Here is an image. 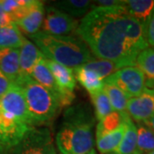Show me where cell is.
Segmentation results:
<instances>
[{
	"mask_svg": "<svg viewBox=\"0 0 154 154\" xmlns=\"http://www.w3.org/2000/svg\"><path fill=\"white\" fill-rule=\"evenodd\" d=\"M29 37L45 58L70 69L94 59L91 50L78 35L57 36L38 31Z\"/></svg>",
	"mask_w": 154,
	"mask_h": 154,
	"instance_id": "cell-3",
	"label": "cell"
},
{
	"mask_svg": "<svg viewBox=\"0 0 154 154\" xmlns=\"http://www.w3.org/2000/svg\"><path fill=\"white\" fill-rule=\"evenodd\" d=\"M88 154H97V152H96V151H95V150L93 148L92 150H91V151H90V152H88Z\"/></svg>",
	"mask_w": 154,
	"mask_h": 154,
	"instance_id": "cell-33",
	"label": "cell"
},
{
	"mask_svg": "<svg viewBox=\"0 0 154 154\" xmlns=\"http://www.w3.org/2000/svg\"><path fill=\"white\" fill-rule=\"evenodd\" d=\"M124 7L129 16L146 27L154 9L153 0H124Z\"/></svg>",
	"mask_w": 154,
	"mask_h": 154,
	"instance_id": "cell-15",
	"label": "cell"
},
{
	"mask_svg": "<svg viewBox=\"0 0 154 154\" xmlns=\"http://www.w3.org/2000/svg\"><path fill=\"white\" fill-rule=\"evenodd\" d=\"M42 32L57 36H68L76 32L79 21L52 6L45 8Z\"/></svg>",
	"mask_w": 154,
	"mask_h": 154,
	"instance_id": "cell-8",
	"label": "cell"
},
{
	"mask_svg": "<svg viewBox=\"0 0 154 154\" xmlns=\"http://www.w3.org/2000/svg\"><path fill=\"white\" fill-rule=\"evenodd\" d=\"M11 85H12V83L11 82V81L5 75V74L3 72L0 70V99L9 90Z\"/></svg>",
	"mask_w": 154,
	"mask_h": 154,
	"instance_id": "cell-29",
	"label": "cell"
},
{
	"mask_svg": "<svg viewBox=\"0 0 154 154\" xmlns=\"http://www.w3.org/2000/svg\"><path fill=\"white\" fill-rule=\"evenodd\" d=\"M75 33L94 57L122 68L134 66L139 53L149 46L146 27L128 14L124 0L119 5L92 7Z\"/></svg>",
	"mask_w": 154,
	"mask_h": 154,
	"instance_id": "cell-1",
	"label": "cell"
},
{
	"mask_svg": "<svg viewBox=\"0 0 154 154\" xmlns=\"http://www.w3.org/2000/svg\"><path fill=\"white\" fill-rule=\"evenodd\" d=\"M132 154H140V153H139L137 151H135V152H134V153H132Z\"/></svg>",
	"mask_w": 154,
	"mask_h": 154,
	"instance_id": "cell-34",
	"label": "cell"
},
{
	"mask_svg": "<svg viewBox=\"0 0 154 154\" xmlns=\"http://www.w3.org/2000/svg\"><path fill=\"white\" fill-rule=\"evenodd\" d=\"M0 154H12L11 150H6L4 148H0Z\"/></svg>",
	"mask_w": 154,
	"mask_h": 154,
	"instance_id": "cell-32",
	"label": "cell"
},
{
	"mask_svg": "<svg viewBox=\"0 0 154 154\" xmlns=\"http://www.w3.org/2000/svg\"><path fill=\"white\" fill-rule=\"evenodd\" d=\"M126 118L124 122L116 129L96 138V146L100 154L110 153L119 146L126 130Z\"/></svg>",
	"mask_w": 154,
	"mask_h": 154,
	"instance_id": "cell-17",
	"label": "cell"
},
{
	"mask_svg": "<svg viewBox=\"0 0 154 154\" xmlns=\"http://www.w3.org/2000/svg\"><path fill=\"white\" fill-rule=\"evenodd\" d=\"M15 84L22 88L34 127L49 124L62 108L59 98L31 77L20 79Z\"/></svg>",
	"mask_w": 154,
	"mask_h": 154,
	"instance_id": "cell-4",
	"label": "cell"
},
{
	"mask_svg": "<svg viewBox=\"0 0 154 154\" xmlns=\"http://www.w3.org/2000/svg\"><path fill=\"white\" fill-rule=\"evenodd\" d=\"M92 102L94 107V116L98 121H101L105 116L113 112V109L111 107L110 100L107 95L104 92V90L100 91L97 94L90 95Z\"/></svg>",
	"mask_w": 154,
	"mask_h": 154,
	"instance_id": "cell-26",
	"label": "cell"
},
{
	"mask_svg": "<svg viewBox=\"0 0 154 154\" xmlns=\"http://www.w3.org/2000/svg\"><path fill=\"white\" fill-rule=\"evenodd\" d=\"M134 66L140 69L146 79V88H154V48L147 47L137 56Z\"/></svg>",
	"mask_w": 154,
	"mask_h": 154,
	"instance_id": "cell-18",
	"label": "cell"
},
{
	"mask_svg": "<svg viewBox=\"0 0 154 154\" xmlns=\"http://www.w3.org/2000/svg\"><path fill=\"white\" fill-rule=\"evenodd\" d=\"M136 151L140 154H147L154 150V132L144 122H137Z\"/></svg>",
	"mask_w": 154,
	"mask_h": 154,
	"instance_id": "cell-22",
	"label": "cell"
},
{
	"mask_svg": "<svg viewBox=\"0 0 154 154\" xmlns=\"http://www.w3.org/2000/svg\"><path fill=\"white\" fill-rule=\"evenodd\" d=\"M75 80L78 81L90 95L97 94L104 88V81L95 73L80 66L73 69Z\"/></svg>",
	"mask_w": 154,
	"mask_h": 154,
	"instance_id": "cell-16",
	"label": "cell"
},
{
	"mask_svg": "<svg viewBox=\"0 0 154 154\" xmlns=\"http://www.w3.org/2000/svg\"><path fill=\"white\" fill-rule=\"evenodd\" d=\"M51 6L63 11L72 17H84L92 9L89 0H63L51 2Z\"/></svg>",
	"mask_w": 154,
	"mask_h": 154,
	"instance_id": "cell-19",
	"label": "cell"
},
{
	"mask_svg": "<svg viewBox=\"0 0 154 154\" xmlns=\"http://www.w3.org/2000/svg\"><path fill=\"white\" fill-rule=\"evenodd\" d=\"M30 77L36 82L42 85L45 88L49 89L53 94H55L60 99L61 105L70 106L75 99L74 93H67L61 89L55 82V79L51 73L50 69L45 63V57H42L37 62L32 70Z\"/></svg>",
	"mask_w": 154,
	"mask_h": 154,
	"instance_id": "cell-9",
	"label": "cell"
},
{
	"mask_svg": "<svg viewBox=\"0 0 154 154\" xmlns=\"http://www.w3.org/2000/svg\"><path fill=\"white\" fill-rule=\"evenodd\" d=\"M0 109L16 121L30 127H34L28 110L23 91L17 84L12 83L9 90L2 96L0 99Z\"/></svg>",
	"mask_w": 154,
	"mask_h": 154,
	"instance_id": "cell-7",
	"label": "cell"
},
{
	"mask_svg": "<svg viewBox=\"0 0 154 154\" xmlns=\"http://www.w3.org/2000/svg\"><path fill=\"white\" fill-rule=\"evenodd\" d=\"M144 123L146 124V125H147V126H148L154 132V116L152 117H151L150 119H148L147 121L144 122Z\"/></svg>",
	"mask_w": 154,
	"mask_h": 154,
	"instance_id": "cell-31",
	"label": "cell"
},
{
	"mask_svg": "<svg viewBox=\"0 0 154 154\" xmlns=\"http://www.w3.org/2000/svg\"><path fill=\"white\" fill-rule=\"evenodd\" d=\"M146 37L148 45L154 48V9L146 27Z\"/></svg>",
	"mask_w": 154,
	"mask_h": 154,
	"instance_id": "cell-27",
	"label": "cell"
},
{
	"mask_svg": "<svg viewBox=\"0 0 154 154\" xmlns=\"http://www.w3.org/2000/svg\"><path fill=\"white\" fill-rule=\"evenodd\" d=\"M12 154H57L47 127H33L12 150Z\"/></svg>",
	"mask_w": 154,
	"mask_h": 154,
	"instance_id": "cell-5",
	"label": "cell"
},
{
	"mask_svg": "<svg viewBox=\"0 0 154 154\" xmlns=\"http://www.w3.org/2000/svg\"><path fill=\"white\" fill-rule=\"evenodd\" d=\"M103 90L110 100V105L114 111H117V112L126 111L127 105L130 98L124 92H122L120 88H118L114 85L108 83H104Z\"/></svg>",
	"mask_w": 154,
	"mask_h": 154,
	"instance_id": "cell-23",
	"label": "cell"
},
{
	"mask_svg": "<svg viewBox=\"0 0 154 154\" xmlns=\"http://www.w3.org/2000/svg\"><path fill=\"white\" fill-rule=\"evenodd\" d=\"M104 83L114 85L131 99L137 97L146 88L144 74L136 66L122 68L105 78Z\"/></svg>",
	"mask_w": 154,
	"mask_h": 154,
	"instance_id": "cell-6",
	"label": "cell"
},
{
	"mask_svg": "<svg viewBox=\"0 0 154 154\" xmlns=\"http://www.w3.org/2000/svg\"><path fill=\"white\" fill-rule=\"evenodd\" d=\"M126 112L136 122H144L154 116V88H146L137 97L131 98Z\"/></svg>",
	"mask_w": 154,
	"mask_h": 154,
	"instance_id": "cell-10",
	"label": "cell"
},
{
	"mask_svg": "<svg viewBox=\"0 0 154 154\" xmlns=\"http://www.w3.org/2000/svg\"><path fill=\"white\" fill-rule=\"evenodd\" d=\"M26 38L15 23L0 28V49L20 48Z\"/></svg>",
	"mask_w": 154,
	"mask_h": 154,
	"instance_id": "cell-21",
	"label": "cell"
},
{
	"mask_svg": "<svg viewBox=\"0 0 154 154\" xmlns=\"http://www.w3.org/2000/svg\"><path fill=\"white\" fill-rule=\"evenodd\" d=\"M42 57H45V56L38 50V47L31 40H28V38H26L22 46L19 48L20 76L18 80L30 77L35 64Z\"/></svg>",
	"mask_w": 154,
	"mask_h": 154,
	"instance_id": "cell-11",
	"label": "cell"
},
{
	"mask_svg": "<svg viewBox=\"0 0 154 154\" xmlns=\"http://www.w3.org/2000/svg\"><path fill=\"white\" fill-rule=\"evenodd\" d=\"M12 23H14L10 15H8L5 11H4L3 7L1 5L0 3V28H4V27H7L10 26Z\"/></svg>",
	"mask_w": 154,
	"mask_h": 154,
	"instance_id": "cell-30",
	"label": "cell"
},
{
	"mask_svg": "<svg viewBox=\"0 0 154 154\" xmlns=\"http://www.w3.org/2000/svg\"><path fill=\"white\" fill-rule=\"evenodd\" d=\"M123 3V0H98L92 1V7H111V6L119 5Z\"/></svg>",
	"mask_w": 154,
	"mask_h": 154,
	"instance_id": "cell-28",
	"label": "cell"
},
{
	"mask_svg": "<svg viewBox=\"0 0 154 154\" xmlns=\"http://www.w3.org/2000/svg\"><path fill=\"white\" fill-rule=\"evenodd\" d=\"M137 128L135 123L128 115L126 118V130L122 141L116 148L109 154H132L136 151Z\"/></svg>",
	"mask_w": 154,
	"mask_h": 154,
	"instance_id": "cell-20",
	"label": "cell"
},
{
	"mask_svg": "<svg viewBox=\"0 0 154 154\" xmlns=\"http://www.w3.org/2000/svg\"><path fill=\"white\" fill-rule=\"evenodd\" d=\"M45 63L58 87L64 92L74 93V89L76 86V80L73 69L63 66L47 58H45Z\"/></svg>",
	"mask_w": 154,
	"mask_h": 154,
	"instance_id": "cell-14",
	"label": "cell"
},
{
	"mask_svg": "<svg viewBox=\"0 0 154 154\" xmlns=\"http://www.w3.org/2000/svg\"><path fill=\"white\" fill-rule=\"evenodd\" d=\"M45 17L44 2L34 0L32 8L28 14L22 19L18 20L14 23L20 29V31L28 35H33L38 33L41 28Z\"/></svg>",
	"mask_w": 154,
	"mask_h": 154,
	"instance_id": "cell-12",
	"label": "cell"
},
{
	"mask_svg": "<svg viewBox=\"0 0 154 154\" xmlns=\"http://www.w3.org/2000/svg\"><path fill=\"white\" fill-rule=\"evenodd\" d=\"M0 70L11 83H16L20 76L19 48L0 49Z\"/></svg>",
	"mask_w": 154,
	"mask_h": 154,
	"instance_id": "cell-13",
	"label": "cell"
},
{
	"mask_svg": "<svg viewBox=\"0 0 154 154\" xmlns=\"http://www.w3.org/2000/svg\"><path fill=\"white\" fill-rule=\"evenodd\" d=\"M147 154H154V150L152 151V152H149V153H147Z\"/></svg>",
	"mask_w": 154,
	"mask_h": 154,
	"instance_id": "cell-35",
	"label": "cell"
},
{
	"mask_svg": "<svg viewBox=\"0 0 154 154\" xmlns=\"http://www.w3.org/2000/svg\"><path fill=\"white\" fill-rule=\"evenodd\" d=\"M82 67L85 69L95 72L103 81L105 78L110 76L113 73L122 69V67L112 61L105 59H93L88 63L83 64Z\"/></svg>",
	"mask_w": 154,
	"mask_h": 154,
	"instance_id": "cell-25",
	"label": "cell"
},
{
	"mask_svg": "<svg viewBox=\"0 0 154 154\" xmlns=\"http://www.w3.org/2000/svg\"><path fill=\"white\" fill-rule=\"evenodd\" d=\"M94 116L91 106L82 103L64 110L63 121L56 134L60 154H88L94 146Z\"/></svg>",
	"mask_w": 154,
	"mask_h": 154,
	"instance_id": "cell-2",
	"label": "cell"
},
{
	"mask_svg": "<svg viewBox=\"0 0 154 154\" xmlns=\"http://www.w3.org/2000/svg\"><path fill=\"white\" fill-rule=\"evenodd\" d=\"M127 113L126 111L123 112H117L113 111L110 114L105 116L104 119L99 122L96 127V138L99 137L106 133L111 132L121 126L125 121Z\"/></svg>",
	"mask_w": 154,
	"mask_h": 154,
	"instance_id": "cell-24",
	"label": "cell"
}]
</instances>
